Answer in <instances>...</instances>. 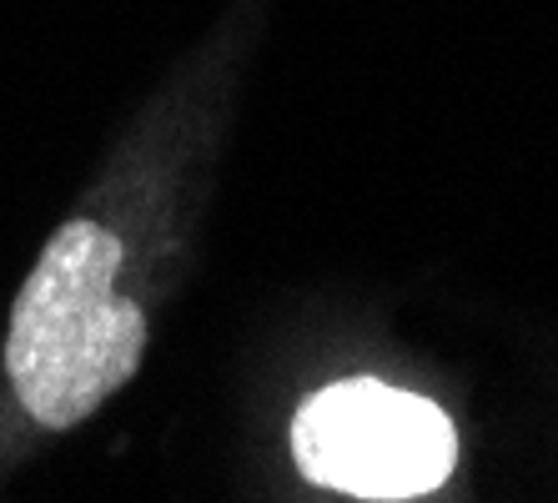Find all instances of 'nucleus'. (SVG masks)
Here are the masks:
<instances>
[{
  "label": "nucleus",
  "mask_w": 558,
  "mask_h": 503,
  "mask_svg": "<svg viewBox=\"0 0 558 503\" xmlns=\"http://www.w3.org/2000/svg\"><path fill=\"white\" fill-rule=\"evenodd\" d=\"M298 468L357 499H417L453 474L458 433L438 403L348 378L323 387L292 423Z\"/></svg>",
  "instance_id": "2"
},
{
  "label": "nucleus",
  "mask_w": 558,
  "mask_h": 503,
  "mask_svg": "<svg viewBox=\"0 0 558 503\" xmlns=\"http://www.w3.org/2000/svg\"><path fill=\"white\" fill-rule=\"evenodd\" d=\"M121 267L126 242L106 221L71 217L15 297L5 378L21 414L46 433L86 423L142 368L146 312L121 287Z\"/></svg>",
  "instance_id": "1"
}]
</instances>
